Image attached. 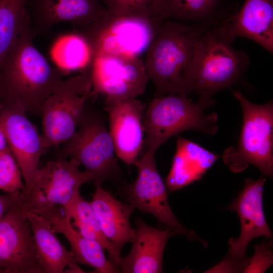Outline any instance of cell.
Instances as JSON below:
<instances>
[{
  "label": "cell",
  "mask_w": 273,
  "mask_h": 273,
  "mask_svg": "<svg viewBox=\"0 0 273 273\" xmlns=\"http://www.w3.org/2000/svg\"><path fill=\"white\" fill-rule=\"evenodd\" d=\"M22 192H23L0 195V219L18 199Z\"/></svg>",
  "instance_id": "f546056e"
},
{
  "label": "cell",
  "mask_w": 273,
  "mask_h": 273,
  "mask_svg": "<svg viewBox=\"0 0 273 273\" xmlns=\"http://www.w3.org/2000/svg\"><path fill=\"white\" fill-rule=\"evenodd\" d=\"M166 20L115 15L108 12L98 21L77 28V32L87 41L93 60L102 56L140 57Z\"/></svg>",
  "instance_id": "52a82bcc"
},
{
  "label": "cell",
  "mask_w": 273,
  "mask_h": 273,
  "mask_svg": "<svg viewBox=\"0 0 273 273\" xmlns=\"http://www.w3.org/2000/svg\"><path fill=\"white\" fill-rule=\"evenodd\" d=\"M265 178H245L242 191L228 209L235 211L240 218L241 233L237 238L228 241L226 256L235 260L247 258L246 251L250 241L264 236L271 239L272 233L266 220L263 209V192Z\"/></svg>",
  "instance_id": "5bb4252c"
},
{
  "label": "cell",
  "mask_w": 273,
  "mask_h": 273,
  "mask_svg": "<svg viewBox=\"0 0 273 273\" xmlns=\"http://www.w3.org/2000/svg\"><path fill=\"white\" fill-rule=\"evenodd\" d=\"M28 24L0 67L3 104L16 103L27 113L40 115L42 106L63 81L64 73L51 66L34 46L35 36Z\"/></svg>",
  "instance_id": "6da1fadb"
},
{
  "label": "cell",
  "mask_w": 273,
  "mask_h": 273,
  "mask_svg": "<svg viewBox=\"0 0 273 273\" xmlns=\"http://www.w3.org/2000/svg\"><path fill=\"white\" fill-rule=\"evenodd\" d=\"M114 154L104 117L86 108L76 130L59 151V158H72L82 165L97 187L108 181L120 180L122 171Z\"/></svg>",
  "instance_id": "8992f818"
},
{
  "label": "cell",
  "mask_w": 273,
  "mask_h": 273,
  "mask_svg": "<svg viewBox=\"0 0 273 273\" xmlns=\"http://www.w3.org/2000/svg\"><path fill=\"white\" fill-rule=\"evenodd\" d=\"M167 20L146 51L144 61L154 84L155 97L188 96V74L197 39L208 27Z\"/></svg>",
  "instance_id": "7a4b0ae2"
},
{
  "label": "cell",
  "mask_w": 273,
  "mask_h": 273,
  "mask_svg": "<svg viewBox=\"0 0 273 273\" xmlns=\"http://www.w3.org/2000/svg\"><path fill=\"white\" fill-rule=\"evenodd\" d=\"M272 241H263L254 246L255 254L250 258L243 272H264L272 264L273 255L271 250Z\"/></svg>",
  "instance_id": "f1b7e54d"
},
{
  "label": "cell",
  "mask_w": 273,
  "mask_h": 273,
  "mask_svg": "<svg viewBox=\"0 0 273 273\" xmlns=\"http://www.w3.org/2000/svg\"><path fill=\"white\" fill-rule=\"evenodd\" d=\"M79 165L73 159L58 158L39 168L32 188L24 195L26 213L41 215L68 204L80 193L82 185L90 181L88 174L79 170Z\"/></svg>",
  "instance_id": "30bf717a"
},
{
  "label": "cell",
  "mask_w": 273,
  "mask_h": 273,
  "mask_svg": "<svg viewBox=\"0 0 273 273\" xmlns=\"http://www.w3.org/2000/svg\"><path fill=\"white\" fill-rule=\"evenodd\" d=\"M51 55L64 73L89 69L93 61L87 41L77 32L59 36L52 47Z\"/></svg>",
  "instance_id": "d4e9b609"
},
{
  "label": "cell",
  "mask_w": 273,
  "mask_h": 273,
  "mask_svg": "<svg viewBox=\"0 0 273 273\" xmlns=\"http://www.w3.org/2000/svg\"><path fill=\"white\" fill-rule=\"evenodd\" d=\"M27 114L24 107L16 103L4 104L0 109V125L21 171L25 194L32 188L39 160L48 149Z\"/></svg>",
  "instance_id": "4fadbf2b"
},
{
  "label": "cell",
  "mask_w": 273,
  "mask_h": 273,
  "mask_svg": "<svg viewBox=\"0 0 273 273\" xmlns=\"http://www.w3.org/2000/svg\"><path fill=\"white\" fill-rule=\"evenodd\" d=\"M20 168L10 149L0 151V190L7 193H26Z\"/></svg>",
  "instance_id": "83f0119b"
},
{
  "label": "cell",
  "mask_w": 273,
  "mask_h": 273,
  "mask_svg": "<svg viewBox=\"0 0 273 273\" xmlns=\"http://www.w3.org/2000/svg\"><path fill=\"white\" fill-rule=\"evenodd\" d=\"M27 7L35 35L46 34L54 25L61 22L82 28L108 13L101 0H27Z\"/></svg>",
  "instance_id": "9a60e30c"
},
{
  "label": "cell",
  "mask_w": 273,
  "mask_h": 273,
  "mask_svg": "<svg viewBox=\"0 0 273 273\" xmlns=\"http://www.w3.org/2000/svg\"><path fill=\"white\" fill-rule=\"evenodd\" d=\"M29 223L37 257L44 273H62L65 268L73 272H82L71 251L62 244L50 222L41 215L28 212Z\"/></svg>",
  "instance_id": "44dd1931"
},
{
  "label": "cell",
  "mask_w": 273,
  "mask_h": 273,
  "mask_svg": "<svg viewBox=\"0 0 273 273\" xmlns=\"http://www.w3.org/2000/svg\"><path fill=\"white\" fill-rule=\"evenodd\" d=\"M169 19L189 24L218 27L230 20L238 6L228 0H165Z\"/></svg>",
  "instance_id": "603a6c76"
},
{
  "label": "cell",
  "mask_w": 273,
  "mask_h": 273,
  "mask_svg": "<svg viewBox=\"0 0 273 273\" xmlns=\"http://www.w3.org/2000/svg\"><path fill=\"white\" fill-rule=\"evenodd\" d=\"M90 97L106 96V107L143 94L149 80L140 57L102 56L93 59L89 67Z\"/></svg>",
  "instance_id": "8fae6325"
},
{
  "label": "cell",
  "mask_w": 273,
  "mask_h": 273,
  "mask_svg": "<svg viewBox=\"0 0 273 273\" xmlns=\"http://www.w3.org/2000/svg\"><path fill=\"white\" fill-rule=\"evenodd\" d=\"M218 27H209L197 40L188 74L190 93L211 98L241 82L250 63L244 51L234 48Z\"/></svg>",
  "instance_id": "3957f363"
},
{
  "label": "cell",
  "mask_w": 273,
  "mask_h": 273,
  "mask_svg": "<svg viewBox=\"0 0 273 273\" xmlns=\"http://www.w3.org/2000/svg\"><path fill=\"white\" fill-rule=\"evenodd\" d=\"M215 104L212 98L202 97L195 103L175 94L155 97L143 117L145 139L141 152H155L169 138L188 130L214 135L218 130V115L204 111Z\"/></svg>",
  "instance_id": "277c9868"
},
{
  "label": "cell",
  "mask_w": 273,
  "mask_h": 273,
  "mask_svg": "<svg viewBox=\"0 0 273 273\" xmlns=\"http://www.w3.org/2000/svg\"><path fill=\"white\" fill-rule=\"evenodd\" d=\"M101 1L112 15L153 20L169 19L165 0Z\"/></svg>",
  "instance_id": "4316f807"
},
{
  "label": "cell",
  "mask_w": 273,
  "mask_h": 273,
  "mask_svg": "<svg viewBox=\"0 0 273 273\" xmlns=\"http://www.w3.org/2000/svg\"><path fill=\"white\" fill-rule=\"evenodd\" d=\"M56 232L62 234L69 242L77 263L87 265L101 273L120 272L105 254V249L98 242L81 234L70 223L62 207H57L41 214Z\"/></svg>",
  "instance_id": "7402d4cb"
},
{
  "label": "cell",
  "mask_w": 273,
  "mask_h": 273,
  "mask_svg": "<svg viewBox=\"0 0 273 273\" xmlns=\"http://www.w3.org/2000/svg\"><path fill=\"white\" fill-rule=\"evenodd\" d=\"M30 23L27 0H0V67L21 33Z\"/></svg>",
  "instance_id": "484cf974"
},
{
  "label": "cell",
  "mask_w": 273,
  "mask_h": 273,
  "mask_svg": "<svg viewBox=\"0 0 273 273\" xmlns=\"http://www.w3.org/2000/svg\"><path fill=\"white\" fill-rule=\"evenodd\" d=\"M155 152H142L133 163L138 170L136 180L123 189L127 203L144 213L153 215L166 229L175 235H184L190 240L199 241L205 247L207 243L194 232L187 229L177 220L167 199V189L156 165Z\"/></svg>",
  "instance_id": "9c48e42d"
},
{
  "label": "cell",
  "mask_w": 273,
  "mask_h": 273,
  "mask_svg": "<svg viewBox=\"0 0 273 273\" xmlns=\"http://www.w3.org/2000/svg\"><path fill=\"white\" fill-rule=\"evenodd\" d=\"M24 194L0 219V268L6 273H44L24 208Z\"/></svg>",
  "instance_id": "7c38bea8"
},
{
  "label": "cell",
  "mask_w": 273,
  "mask_h": 273,
  "mask_svg": "<svg viewBox=\"0 0 273 273\" xmlns=\"http://www.w3.org/2000/svg\"><path fill=\"white\" fill-rule=\"evenodd\" d=\"M242 109V126L236 146L223 152V160L232 172L238 173L249 165L257 167L262 175H273V102L263 105L249 101L240 89H232Z\"/></svg>",
  "instance_id": "5b68a950"
},
{
  "label": "cell",
  "mask_w": 273,
  "mask_h": 273,
  "mask_svg": "<svg viewBox=\"0 0 273 273\" xmlns=\"http://www.w3.org/2000/svg\"><path fill=\"white\" fill-rule=\"evenodd\" d=\"M3 105V101H2V99L1 95V93H0V109L2 108Z\"/></svg>",
  "instance_id": "1f68e13d"
},
{
  "label": "cell",
  "mask_w": 273,
  "mask_h": 273,
  "mask_svg": "<svg viewBox=\"0 0 273 273\" xmlns=\"http://www.w3.org/2000/svg\"><path fill=\"white\" fill-rule=\"evenodd\" d=\"M219 29L233 42L238 37L253 40L273 52V0H245L241 8Z\"/></svg>",
  "instance_id": "e0dca14e"
},
{
  "label": "cell",
  "mask_w": 273,
  "mask_h": 273,
  "mask_svg": "<svg viewBox=\"0 0 273 273\" xmlns=\"http://www.w3.org/2000/svg\"><path fill=\"white\" fill-rule=\"evenodd\" d=\"M135 236L128 255L121 257L119 272L123 273L162 272L164 249L168 239L175 234L147 224L141 218L135 221Z\"/></svg>",
  "instance_id": "ac0fdd59"
},
{
  "label": "cell",
  "mask_w": 273,
  "mask_h": 273,
  "mask_svg": "<svg viewBox=\"0 0 273 273\" xmlns=\"http://www.w3.org/2000/svg\"><path fill=\"white\" fill-rule=\"evenodd\" d=\"M220 156L178 135L176 152L165 179L167 191L171 193L200 180Z\"/></svg>",
  "instance_id": "d6986e66"
},
{
  "label": "cell",
  "mask_w": 273,
  "mask_h": 273,
  "mask_svg": "<svg viewBox=\"0 0 273 273\" xmlns=\"http://www.w3.org/2000/svg\"><path fill=\"white\" fill-rule=\"evenodd\" d=\"M62 208L71 224L83 236L100 244L107 251L109 260L118 268L121 251L104 234L90 202L85 200L79 193Z\"/></svg>",
  "instance_id": "cb8c5ba5"
},
{
  "label": "cell",
  "mask_w": 273,
  "mask_h": 273,
  "mask_svg": "<svg viewBox=\"0 0 273 273\" xmlns=\"http://www.w3.org/2000/svg\"><path fill=\"white\" fill-rule=\"evenodd\" d=\"M106 108L115 153L126 164H133L143 146L144 105L130 99Z\"/></svg>",
  "instance_id": "2e32d148"
},
{
  "label": "cell",
  "mask_w": 273,
  "mask_h": 273,
  "mask_svg": "<svg viewBox=\"0 0 273 273\" xmlns=\"http://www.w3.org/2000/svg\"><path fill=\"white\" fill-rule=\"evenodd\" d=\"M106 237L121 251L127 243H132L135 230L130 223L134 208L116 199L101 186L96 187L90 202Z\"/></svg>",
  "instance_id": "ffe728a7"
},
{
  "label": "cell",
  "mask_w": 273,
  "mask_h": 273,
  "mask_svg": "<svg viewBox=\"0 0 273 273\" xmlns=\"http://www.w3.org/2000/svg\"><path fill=\"white\" fill-rule=\"evenodd\" d=\"M92 83L89 70L63 80L43 103L42 116L43 138L49 149L67 141L76 130L83 115Z\"/></svg>",
  "instance_id": "ba28073f"
},
{
  "label": "cell",
  "mask_w": 273,
  "mask_h": 273,
  "mask_svg": "<svg viewBox=\"0 0 273 273\" xmlns=\"http://www.w3.org/2000/svg\"><path fill=\"white\" fill-rule=\"evenodd\" d=\"M8 145L5 132L0 125V151L8 148Z\"/></svg>",
  "instance_id": "4dcf8cb0"
},
{
  "label": "cell",
  "mask_w": 273,
  "mask_h": 273,
  "mask_svg": "<svg viewBox=\"0 0 273 273\" xmlns=\"http://www.w3.org/2000/svg\"><path fill=\"white\" fill-rule=\"evenodd\" d=\"M0 273H6L5 271L2 268H0Z\"/></svg>",
  "instance_id": "d6a6232c"
}]
</instances>
